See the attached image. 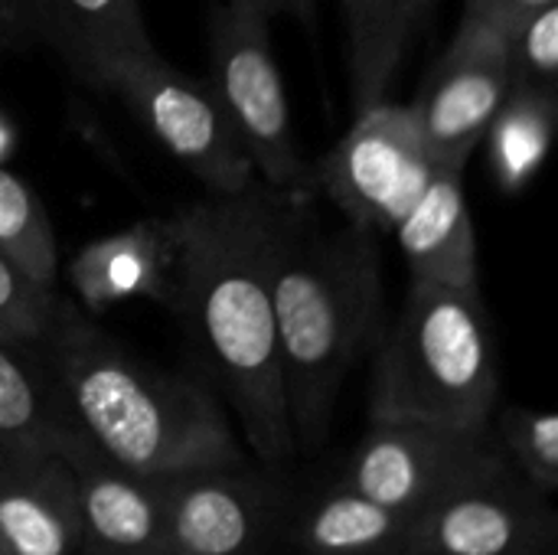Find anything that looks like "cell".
Segmentation results:
<instances>
[{
	"instance_id": "cell-1",
	"label": "cell",
	"mask_w": 558,
	"mask_h": 555,
	"mask_svg": "<svg viewBox=\"0 0 558 555\" xmlns=\"http://www.w3.org/2000/svg\"><path fill=\"white\" fill-rule=\"evenodd\" d=\"M291 193L255 180L232 196H206L173 213L177 226V314L235 409L245 442L268 468L298 455L288 419L278 324L275 245Z\"/></svg>"
},
{
	"instance_id": "cell-2",
	"label": "cell",
	"mask_w": 558,
	"mask_h": 555,
	"mask_svg": "<svg viewBox=\"0 0 558 555\" xmlns=\"http://www.w3.org/2000/svg\"><path fill=\"white\" fill-rule=\"evenodd\" d=\"M39 347L72 419L114 464L147 478L245 464L206 386L137 360L72 298H56Z\"/></svg>"
},
{
	"instance_id": "cell-3",
	"label": "cell",
	"mask_w": 558,
	"mask_h": 555,
	"mask_svg": "<svg viewBox=\"0 0 558 555\" xmlns=\"http://www.w3.org/2000/svg\"><path fill=\"white\" fill-rule=\"evenodd\" d=\"M379 232L350 222L320 232L291 193L271 268L278 353L298 448L317 451L333 425L337 396L363 353L383 301Z\"/></svg>"
},
{
	"instance_id": "cell-4",
	"label": "cell",
	"mask_w": 558,
	"mask_h": 555,
	"mask_svg": "<svg viewBox=\"0 0 558 555\" xmlns=\"http://www.w3.org/2000/svg\"><path fill=\"white\" fill-rule=\"evenodd\" d=\"M497 399V343L481 288L412 281L376 353L369 422L490 429Z\"/></svg>"
},
{
	"instance_id": "cell-5",
	"label": "cell",
	"mask_w": 558,
	"mask_h": 555,
	"mask_svg": "<svg viewBox=\"0 0 558 555\" xmlns=\"http://www.w3.org/2000/svg\"><path fill=\"white\" fill-rule=\"evenodd\" d=\"M271 16L255 0H226L209 23V88L245 144L258 180L307 190L291 108L271 49Z\"/></svg>"
},
{
	"instance_id": "cell-6",
	"label": "cell",
	"mask_w": 558,
	"mask_h": 555,
	"mask_svg": "<svg viewBox=\"0 0 558 555\" xmlns=\"http://www.w3.org/2000/svg\"><path fill=\"white\" fill-rule=\"evenodd\" d=\"M98 88L114 92L147 134L209 190V196H232L258 180L255 164L209 82L173 69L157 49L111 62Z\"/></svg>"
},
{
	"instance_id": "cell-7",
	"label": "cell",
	"mask_w": 558,
	"mask_h": 555,
	"mask_svg": "<svg viewBox=\"0 0 558 555\" xmlns=\"http://www.w3.org/2000/svg\"><path fill=\"white\" fill-rule=\"evenodd\" d=\"M435 173L409 105L376 101L356 111L347 134L307 170L304 186L320 190L350 222L392 232Z\"/></svg>"
},
{
	"instance_id": "cell-8",
	"label": "cell",
	"mask_w": 558,
	"mask_h": 555,
	"mask_svg": "<svg viewBox=\"0 0 558 555\" xmlns=\"http://www.w3.org/2000/svg\"><path fill=\"white\" fill-rule=\"evenodd\" d=\"M500 464L507 461L490 429L373 422L337 484L412 520L448 491Z\"/></svg>"
},
{
	"instance_id": "cell-9",
	"label": "cell",
	"mask_w": 558,
	"mask_h": 555,
	"mask_svg": "<svg viewBox=\"0 0 558 555\" xmlns=\"http://www.w3.org/2000/svg\"><path fill=\"white\" fill-rule=\"evenodd\" d=\"M546 494L510 464L464 481L409 520V555H556Z\"/></svg>"
},
{
	"instance_id": "cell-10",
	"label": "cell",
	"mask_w": 558,
	"mask_h": 555,
	"mask_svg": "<svg viewBox=\"0 0 558 555\" xmlns=\"http://www.w3.org/2000/svg\"><path fill=\"white\" fill-rule=\"evenodd\" d=\"M513 85L517 72L500 33L461 23L409 105L435 167L464 170Z\"/></svg>"
},
{
	"instance_id": "cell-11",
	"label": "cell",
	"mask_w": 558,
	"mask_h": 555,
	"mask_svg": "<svg viewBox=\"0 0 558 555\" xmlns=\"http://www.w3.org/2000/svg\"><path fill=\"white\" fill-rule=\"evenodd\" d=\"M170 555H262L284 507L271 481L239 468L163 478Z\"/></svg>"
},
{
	"instance_id": "cell-12",
	"label": "cell",
	"mask_w": 558,
	"mask_h": 555,
	"mask_svg": "<svg viewBox=\"0 0 558 555\" xmlns=\"http://www.w3.org/2000/svg\"><path fill=\"white\" fill-rule=\"evenodd\" d=\"M78 504V555H170L163 478L128 471L88 438L62 455Z\"/></svg>"
},
{
	"instance_id": "cell-13",
	"label": "cell",
	"mask_w": 558,
	"mask_h": 555,
	"mask_svg": "<svg viewBox=\"0 0 558 555\" xmlns=\"http://www.w3.org/2000/svg\"><path fill=\"white\" fill-rule=\"evenodd\" d=\"M177 226L170 216H150L118 232L92 239L75 252L65 278L75 291V304L101 317L108 307L144 298L163 307H177Z\"/></svg>"
},
{
	"instance_id": "cell-14",
	"label": "cell",
	"mask_w": 558,
	"mask_h": 555,
	"mask_svg": "<svg viewBox=\"0 0 558 555\" xmlns=\"http://www.w3.org/2000/svg\"><path fill=\"white\" fill-rule=\"evenodd\" d=\"M72 468L52 451L0 445V555H78Z\"/></svg>"
},
{
	"instance_id": "cell-15",
	"label": "cell",
	"mask_w": 558,
	"mask_h": 555,
	"mask_svg": "<svg viewBox=\"0 0 558 555\" xmlns=\"http://www.w3.org/2000/svg\"><path fill=\"white\" fill-rule=\"evenodd\" d=\"M412 281L481 288L477 236L464 200V170L435 167L428 186L392 226Z\"/></svg>"
},
{
	"instance_id": "cell-16",
	"label": "cell",
	"mask_w": 558,
	"mask_h": 555,
	"mask_svg": "<svg viewBox=\"0 0 558 555\" xmlns=\"http://www.w3.org/2000/svg\"><path fill=\"white\" fill-rule=\"evenodd\" d=\"M29 39L46 43L92 88L111 62L154 49L141 0H29Z\"/></svg>"
},
{
	"instance_id": "cell-17",
	"label": "cell",
	"mask_w": 558,
	"mask_h": 555,
	"mask_svg": "<svg viewBox=\"0 0 558 555\" xmlns=\"http://www.w3.org/2000/svg\"><path fill=\"white\" fill-rule=\"evenodd\" d=\"M85 432L72 419L39 343L0 334V445L65 455Z\"/></svg>"
},
{
	"instance_id": "cell-18",
	"label": "cell",
	"mask_w": 558,
	"mask_h": 555,
	"mask_svg": "<svg viewBox=\"0 0 558 555\" xmlns=\"http://www.w3.org/2000/svg\"><path fill=\"white\" fill-rule=\"evenodd\" d=\"M288 533L298 555H409V517L376 507L340 484L294 510Z\"/></svg>"
},
{
	"instance_id": "cell-19",
	"label": "cell",
	"mask_w": 558,
	"mask_h": 555,
	"mask_svg": "<svg viewBox=\"0 0 558 555\" xmlns=\"http://www.w3.org/2000/svg\"><path fill=\"white\" fill-rule=\"evenodd\" d=\"M556 114V88L526 85V82H517L510 88V95L504 98L484 134L490 154V173L504 193L513 196L539 177L553 147Z\"/></svg>"
},
{
	"instance_id": "cell-20",
	"label": "cell",
	"mask_w": 558,
	"mask_h": 555,
	"mask_svg": "<svg viewBox=\"0 0 558 555\" xmlns=\"http://www.w3.org/2000/svg\"><path fill=\"white\" fill-rule=\"evenodd\" d=\"M350 43V101L363 111L386 98L409 36L415 29L409 0H340Z\"/></svg>"
},
{
	"instance_id": "cell-21",
	"label": "cell",
	"mask_w": 558,
	"mask_h": 555,
	"mask_svg": "<svg viewBox=\"0 0 558 555\" xmlns=\"http://www.w3.org/2000/svg\"><path fill=\"white\" fill-rule=\"evenodd\" d=\"M0 255L36 288L59 291V245L39 193L0 167Z\"/></svg>"
},
{
	"instance_id": "cell-22",
	"label": "cell",
	"mask_w": 558,
	"mask_h": 555,
	"mask_svg": "<svg viewBox=\"0 0 558 555\" xmlns=\"http://www.w3.org/2000/svg\"><path fill=\"white\" fill-rule=\"evenodd\" d=\"M504 461L539 494L553 497L558 487V419L549 409L507 406L490 432Z\"/></svg>"
},
{
	"instance_id": "cell-23",
	"label": "cell",
	"mask_w": 558,
	"mask_h": 555,
	"mask_svg": "<svg viewBox=\"0 0 558 555\" xmlns=\"http://www.w3.org/2000/svg\"><path fill=\"white\" fill-rule=\"evenodd\" d=\"M517 82L556 88L558 79V3H546L500 29Z\"/></svg>"
},
{
	"instance_id": "cell-24",
	"label": "cell",
	"mask_w": 558,
	"mask_h": 555,
	"mask_svg": "<svg viewBox=\"0 0 558 555\" xmlns=\"http://www.w3.org/2000/svg\"><path fill=\"white\" fill-rule=\"evenodd\" d=\"M59 291H43L26 281L0 255V334L26 343H43Z\"/></svg>"
},
{
	"instance_id": "cell-25",
	"label": "cell",
	"mask_w": 558,
	"mask_h": 555,
	"mask_svg": "<svg viewBox=\"0 0 558 555\" xmlns=\"http://www.w3.org/2000/svg\"><path fill=\"white\" fill-rule=\"evenodd\" d=\"M546 3H556V0H464L461 23H477V26L500 33L504 26L517 23L520 16H526Z\"/></svg>"
},
{
	"instance_id": "cell-26",
	"label": "cell",
	"mask_w": 558,
	"mask_h": 555,
	"mask_svg": "<svg viewBox=\"0 0 558 555\" xmlns=\"http://www.w3.org/2000/svg\"><path fill=\"white\" fill-rule=\"evenodd\" d=\"M29 39V0H0V52Z\"/></svg>"
},
{
	"instance_id": "cell-27",
	"label": "cell",
	"mask_w": 558,
	"mask_h": 555,
	"mask_svg": "<svg viewBox=\"0 0 558 555\" xmlns=\"http://www.w3.org/2000/svg\"><path fill=\"white\" fill-rule=\"evenodd\" d=\"M268 16H278V13H288V16H298V20H311V10H314V0H255Z\"/></svg>"
},
{
	"instance_id": "cell-28",
	"label": "cell",
	"mask_w": 558,
	"mask_h": 555,
	"mask_svg": "<svg viewBox=\"0 0 558 555\" xmlns=\"http://www.w3.org/2000/svg\"><path fill=\"white\" fill-rule=\"evenodd\" d=\"M16 141H20V131L13 118L0 108V167H7V160L16 154Z\"/></svg>"
},
{
	"instance_id": "cell-29",
	"label": "cell",
	"mask_w": 558,
	"mask_h": 555,
	"mask_svg": "<svg viewBox=\"0 0 558 555\" xmlns=\"http://www.w3.org/2000/svg\"><path fill=\"white\" fill-rule=\"evenodd\" d=\"M432 7H435V0H409V13H412V23L418 26L428 13H432Z\"/></svg>"
}]
</instances>
